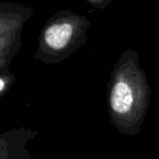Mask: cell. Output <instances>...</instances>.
<instances>
[{"mask_svg": "<svg viewBox=\"0 0 159 159\" xmlns=\"http://www.w3.org/2000/svg\"><path fill=\"white\" fill-rule=\"evenodd\" d=\"M150 102V87L133 49L121 53L113 66L107 85L109 119L121 134L141 131Z\"/></svg>", "mask_w": 159, "mask_h": 159, "instance_id": "1", "label": "cell"}, {"mask_svg": "<svg viewBox=\"0 0 159 159\" xmlns=\"http://www.w3.org/2000/svg\"><path fill=\"white\" fill-rule=\"evenodd\" d=\"M91 29L92 22L86 16L59 10L40 29L34 59L45 64L61 63L84 46Z\"/></svg>", "mask_w": 159, "mask_h": 159, "instance_id": "2", "label": "cell"}, {"mask_svg": "<svg viewBox=\"0 0 159 159\" xmlns=\"http://www.w3.org/2000/svg\"><path fill=\"white\" fill-rule=\"evenodd\" d=\"M34 10L22 3L0 1V53L18 56L22 47L25 24Z\"/></svg>", "mask_w": 159, "mask_h": 159, "instance_id": "3", "label": "cell"}, {"mask_svg": "<svg viewBox=\"0 0 159 159\" xmlns=\"http://www.w3.org/2000/svg\"><path fill=\"white\" fill-rule=\"evenodd\" d=\"M38 136L36 130L19 126L0 134V159H32L27 145Z\"/></svg>", "mask_w": 159, "mask_h": 159, "instance_id": "4", "label": "cell"}, {"mask_svg": "<svg viewBox=\"0 0 159 159\" xmlns=\"http://www.w3.org/2000/svg\"><path fill=\"white\" fill-rule=\"evenodd\" d=\"M16 74L13 72H11L9 70V68L0 71V99L7 93H9L11 87L16 84Z\"/></svg>", "mask_w": 159, "mask_h": 159, "instance_id": "5", "label": "cell"}, {"mask_svg": "<svg viewBox=\"0 0 159 159\" xmlns=\"http://www.w3.org/2000/svg\"><path fill=\"white\" fill-rule=\"evenodd\" d=\"M14 57L16 56L9 55V53H0V71L9 68L13 61Z\"/></svg>", "mask_w": 159, "mask_h": 159, "instance_id": "6", "label": "cell"}, {"mask_svg": "<svg viewBox=\"0 0 159 159\" xmlns=\"http://www.w3.org/2000/svg\"><path fill=\"white\" fill-rule=\"evenodd\" d=\"M89 6L98 10H104L112 2V0H85Z\"/></svg>", "mask_w": 159, "mask_h": 159, "instance_id": "7", "label": "cell"}]
</instances>
